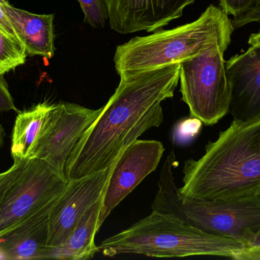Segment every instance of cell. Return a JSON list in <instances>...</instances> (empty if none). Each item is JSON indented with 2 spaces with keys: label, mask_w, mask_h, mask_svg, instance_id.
Segmentation results:
<instances>
[{
  "label": "cell",
  "mask_w": 260,
  "mask_h": 260,
  "mask_svg": "<svg viewBox=\"0 0 260 260\" xmlns=\"http://www.w3.org/2000/svg\"><path fill=\"white\" fill-rule=\"evenodd\" d=\"M203 124L201 120L192 116L181 121L174 130V140L183 143L192 140L198 135Z\"/></svg>",
  "instance_id": "19"
},
{
  "label": "cell",
  "mask_w": 260,
  "mask_h": 260,
  "mask_svg": "<svg viewBox=\"0 0 260 260\" xmlns=\"http://www.w3.org/2000/svg\"><path fill=\"white\" fill-rule=\"evenodd\" d=\"M225 51L215 45L180 63L182 101L189 107L190 116L206 125L218 123L229 113L231 89Z\"/></svg>",
  "instance_id": "6"
},
{
  "label": "cell",
  "mask_w": 260,
  "mask_h": 260,
  "mask_svg": "<svg viewBox=\"0 0 260 260\" xmlns=\"http://www.w3.org/2000/svg\"><path fill=\"white\" fill-rule=\"evenodd\" d=\"M114 166V165H113ZM112 167L69 181L49 219L47 246L58 249L68 239L87 210L104 196Z\"/></svg>",
  "instance_id": "10"
},
{
  "label": "cell",
  "mask_w": 260,
  "mask_h": 260,
  "mask_svg": "<svg viewBox=\"0 0 260 260\" xmlns=\"http://www.w3.org/2000/svg\"><path fill=\"white\" fill-rule=\"evenodd\" d=\"M83 12L84 22L94 28L104 27L108 20V13L103 0H78Z\"/></svg>",
  "instance_id": "18"
},
{
  "label": "cell",
  "mask_w": 260,
  "mask_h": 260,
  "mask_svg": "<svg viewBox=\"0 0 260 260\" xmlns=\"http://www.w3.org/2000/svg\"><path fill=\"white\" fill-rule=\"evenodd\" d=\"M231 89L229 113L233 122L251 124L260 121V47L225 61Z\"/></svg>",
  "instance_id": "12"
},
{
  "label": "cell",
  "mask_w": 260,
  "mask_h": 260,
  "mask_svg": "<svg viewBox=\"0 0 260 260\" xmlns=\"http://www.w3.org/2000/svg\"><path fill=\"white\" fill-rule=\"evenodd\" d=\"M199 160L183 166V196L218 199L260 192V121L232 122Z\"/></svg>",
  "instance_id": "2"
},
{
  "label": "cell",
  "mask_w": 260,
  "mask_h": 260,
  "mask_svg": "<svg viewBox=\"0 0 260 260\" xmlns=\"http://www.w3.org/2000/svg\"><path fill=\"white\" fill-rule=\"evenodd\" d=\"M175 153H170L161 171L152 212L187 223L206 233L244 243L247 248L260 230V192L218 199L183 196L176 186L173 168Z\"/></svg>",
  "instance_id": "3"
},
{
  "label": "cell",
  "mask_w": 260,
  "mask_h": 260,
  "mask_svg": "<svg viewBox=\"0 0 260 260\" xmlns=\"http://www.w3.org/2000/svg\"><path fill=\"white\" fill-rule=\"evenodd\" d=\"M164 152L161 142L139 139L124 150L108 179L99 218L101 227L113 210L157 169Z\"/></svg>",
  "instance_id": "9"
},
{
  "label": "cell",
  "mask_w": 260,
  "mask_h": 260,
  "mask_svg": "<svg viewBox=\"0 0 260 260\" xmlns=\"http://www.w3.org/2000/svg\"><path fill=\"white\" fill-rule=\"evenodd\" d=\"M252 22L260 23V5L256 9L239 17H235L232 20V25L235 29L239 28Z\"/></svg>",
  "instance_id": "24"
},
{
  "label": "cell",
  "mask_w": 260,
  "mask_h": 260,
  "mask_svg": "<svg viewBox=\"0 0 260 260\" xmlns=\"http://www.w3.org/2000/svg\"><path fill=\"white\" fill-rule=\"evenodd\" d=\"M250 247H260V230L256 235V238L253 240V244Z\"/></svg>",
  "instance_id": "28"
},
{
  "label": "cell",
  "mask_w": 260,
  "mask_h": 260,
  "mask_svg": "<svg viewBox=\"0 0 260 260\" xmlns=\"http://www.w3.org/2000/svg\"><path fill=\"white\" fill-rule=\"evenodd\" d=\"M56 199L0 238V259H51L56 250L47 246L49 219Z\"/></svg>",
  "instance_id": "13"
},
{
  "label": "cell",
  "mask_w": 260,
  "mask_h": 260,
  "mask_svg": "<svg viewBox=\"0 0 260 260\" xmlns=\"http://www.w3.org/2000/svg\"><path fill=\"white\" fill-rule=\"evenodd\" d=\"M7 2V0H0V30L12 39L22 44L15 27L12 25V22L6 14V5Z\"/></svg>",
  "instance_id": "23"
},
{
  "label": "cell",
  "mask_w": 260,
  "mask_h": 260,
  "mask_svg": "<svg viewBox=\"0 0 260 260\" xmlns=\"http://www.w3.org/2000/svg\"><path fill=\"white\" fill-rule=\"evenodd\" d=\"M6 11L27 54L38 55L47 60L53 57L56 50L54 14L32 13L15 7L9 2Z\"/></svg>",
  "instance_id": "14"
},
{
  "label": "cell",
  "mask_w": 260,
  "mask_h": 260,
  "mask_svg": "<svg viewBox=\"0 0 260 260\" xmlns=\"http://www.w3.org/2000/svg\"><path fill=\"white\" fill-rule=\"evenodd\" d=\"M68 184L66 176L47 162L29 160L0 204V238L62 195Z\"/></svg>",
  "instance_id": "7"
},
{
  "label": "cell",
  "mask_w": 260,
  "mask_h": 260,
  "mask_svg": "<svg viewBox=\"0 0 260 260\" xmlns=\"http://www.w3.org/2000/svg\"><path fill=\"white\" fill-rule=\"evenodd\" d=\"M18 111L13 98L9 92V85L4 78V75L0 74V111Z\"/></svg>",
  "instance_id": "22"
},
{
  "label": "cell",
  "mask_w": 260,
  "mask_h": 260,
  "mask_svg": "<svg viewBox=\"0 0 260 260\" xmlns=\"http://www.w3.org/2000/svg\"><path fill=\"white\" fill-rule=\"evenodd\" d=\"M180 63L119 74L120 82L66 163L68 181L112 167L127 147L164 120L161 102L174 97Z\"/></svg>",
  "instance_id": "1"
},
{
  "label": "cell",
  "mask_w": 260,
  "mask_h": 260,
  "mask_svg": "<svg viewBox=\"0 0 260 260\" xmlns=\"http://www.w3.org/2000/svg\"><path fill=\"white\" fill-rule=\"evenodd\" d=\"M220 8L234 18L244 15L257 8L260 0H219Z\"/></svg>",
  "instance_id": "20"
},
{
  "label": "cell",
  "mask_w": 260,
  "mask_h": 260,
  "mask_svg": "<svg viewBox=\"0 0 260 260\" xmlns=\"http://www.w3.org/2000/svg\"><path fill=\"white\" fill-rule=\"evenodd\" d=\"M234 31L229 15L210 5L192 22L135 37L117 46L114 57L116 71L119 75L180 63L215 45L227 50Z\"/></svg>",
  "instance_id": "4"
},
{
  "label": "cell",
  "mask_w": 260,
  "mask_h": 260,
  "mask_svg": "<svg viewBox=\"0 0 260 260\" xmlns=\"http://www.w3.org/2000/svg\"><path fill=\"white\" fill-rule=\"evenodd\" d=\"M238 260H260V247L245 249Z\"/></svg>",
  "instance_id": "25"
},
{
  "label": "cell",
  "mask_w": 260,
  "mask_h": 260,
  "mask_svg": "<svg viewBox=\"0 0 260 260\" xmlns=\"http://www.w3.org/2000/svg\"><path fill=\"white\" fill-rule=\"evenodd\" d=\"M27 56L22 44L0 30V74H6L24 64Z\"/></svg>",
  "instance_id": "17"
},
{
  "label": "cell",
  "mask_w": 260,
  "mask_h": 260,
  "mask_svg": "<svg viewBox=\"0 0 260 260\" xmlns=\"http://www.w3.org/2000/svg\"><path fill=\"white\" fill-rule=\"evenodd\" d=\"M248 44L250 46L260 47V31L257 33L252 34L249 38Z\"/></svg>",
  "instance_id": "26"
},
{
  "label": "cell",
  "mask_w": 260,
  "mask_h": 260,
  "mask_svg": "<svg viewBox=\"0 0 260 260\" xmlns=\"http://www.w3.org/2000/svg\"><path fill=\"white\" fill-rule=\"evenodd\" d=\"M103 197L85 212L67 241L60 247L56 249L53 259H90L100 251L94 239L96 234L101 228L99 218Z\"/></svg>",
  "instance_id": "15"
},
{
  "label": "cell",
  "mask_w": 260,
  "mask_h": 260,
  "mask_svg": "<svg viewBox=\"0 0 260 260\" xmlns=\"http://www.w3.org/2000/svg\"><path fill=\"white\" fill-rule=\"evenodd\" d=\"M111 28L121 35L154 32L180 18L196 0H103Z\"/></svg>",
  "instance_id": "11"
},
{
  "label": "cell",
  "mask_w": 260,
  "mask_h": 260,
  "mask_svg": "<svg viewBox=\"0 0 260 260\" xmlns=\"http://www.w3.org/2000/svg\"><path fill=\"white\" fill-rule=\"evenodd\" d=\"M52 104L40 102L28 109L19 111L14 124L11 154L14 163L30 160Z\"/></svg>",
  "instance_id": "16"
},
{
  "label": "cell",
  "mask_w": 260,
  "mask_h": 260,
  "mask_svg": "<svg viewBox=\"0 0 260 260\" xmlns=\"http://www.w3.org/2000/svg\"><path fill=\"white\" fill-rule=\"evenodd\" d=\"M27 163V161L14 163L12 167L0 174V204L6 191L21 175Z\"/></svg>",
  "instance_id": "21"
},
{
  "label": "cell",
  "mask_w": 260,
  "mask_h": 260,
  "mask_svg": "<svg viewBox=\"0 0 260 260\" xmlns=\"http://www.w3.org/2000/svg\"><path fill=\"white\" fill-rule=\"evenodd\" d=\"M5 135H6V133H5L4 128H3V127L2 126L1 124H0V149H1L3 145H4Z\"/></svg>",
  "instance_id": "27"
},
{
  "label": "cell",
  "mask_w": 260,
  "mask_h": 260,
  "mask_svg": "<svg viewBox=\"0 0 260 260\" xmlns=\"http://www.w3.org/2000/svg\"><path fill=\"white\" fill-rule=\"evenodd\" d=\"M99 247L104 256L110 257L137 254L161 258L213 256L238 260L247 246L152 212L129 228L107 238Z\"/></svg>",
  "instance_id": "5"
},
{
  "label": "cell",
  "mask_w": 260,
  "mask_h": 260,
  "mask_svg": "<svg viewBox=\"0 0 260 260\" xmlns=\"http://www.w3.org/2000/svg\"><path fill=\"white\" fill-rule=\"evenodd\" d=\"M102 110L103 107L91 109L67 102L52 104L30 160H44L65 175L64 169L70 154Z\"/></svg>",
  "instance_id": "8"
}]
</instances>
